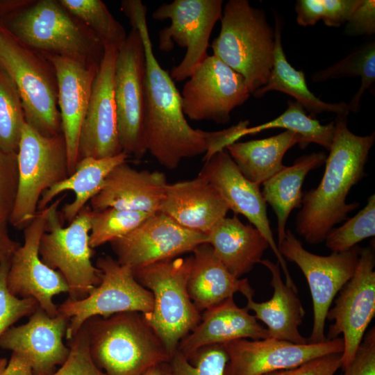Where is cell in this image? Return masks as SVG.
<instances>
[{
    "mask_svg": "<svg viewBox=\"0 0 375 375\" xmlns=\"http://www.w3.org/2000/svg\"><path fill=\"white\" fill-rule=\"evenodd\" d=\"M151 215L113 208L91 210L89 244L92 249L118 240L136 228Z\"/></svg>",
    "mask_w": 375,
    "mask_h": 375,
    "instance_id": "cell-36",
    "label": "cell"
},
{
    "mask_svg": "<svg viewBox=\"0 0 375 375\" xmlns=\"http://www.w3.org/2000/svg\"><path fill=\"white\" fill-rule=\"evenodd\" d=\"M198 176L215 187L229 210L235 215L244 216L263 235L283 270L285 284L297 290L286 262L279 253L274 240L267 217L266 203L260 190V185L244 177L226 149L216 152L205 160Z\"/></svg>",
    "mask_w": 375,
    "mask_h": 375,
    "instance_id": "cell-20",
    "label": "cell"
},
{
    "mask_svg": "<svg viewBox=\"0 0 375 375\" xmlns=\"http://www.w3.org/2000/svg\"><path fill=\"white\" fill-rule=\"evenodd\" d=\"M359 76L361 85L348 104L349 111L356 113L360 107L362 96L372 90L375 81V42H371L346 58L312 75L313 82H324L343 77Z\"/></svg>",
    "mask_w": 375,
    "mask_h": 375,
    "instance_id": "cell-33",
    "label": "cell"
},
{
    "mask_svg": "<svg viewBox=\"0 0 375 375\" xmlns=\"http://www.w3.org/2000/svg\"><path fill=\"white\" fill-rule=\"evenodd\" d=\"M65 195L48 206L45 231L39 246L42 261L58 271L69 288L68 299H82L101 282V271L91 261L90 207H84L63 227L58 207Z\"/></svg>",
    "mask_w": 375,
    "mask_h": 375,
    "instance_id": "cell-8",
    "label": "cell"
},
{
    "mask_svg": "<svg viewBox=\"0 0 375 375\" xmlns=\"http://www.w3.org/2000/svg\"><path fill=\"white\" fill-rule=\"evenodd\" d=\"M297 144L303 149L301 136L285 130L267 138L235 142L226 149L244 177L261 185L285 166L283 159L286 151Z\"/></svg>",
    "mask_w": 375,
    "mask_h": 375,
    "instance_id": "cell-30",
    "label": "cell"
},
{
    "mask_svg": "<svg viewBox=\"0 0 375 375\" xmlns=\"http://www.w3.org/2000/svg\"><path fill=\"white\" fill-rule=\"evenodd\" d=\"M362 0H319V17L325 25L339 27L346 24Z\"/></svg>",
    "mask_w": 375,
    "mask_h": 375,
    "instance_id": "cell-44",
    "label": "cell"
},
{
    "mask_svg": "<svg viewBox=\"0 0 375 375\" xmlns=\"http://www.w3.org/2000/svg\"><path fill=\"white\" fill-rule=\"evenodd\" d=\"M344 32L350 36L375 33V1L362 0L346 23Z\"/></svg>",
    "mask_w": 375,
    "mask_h": 375,
    "instance_id": "cell-45",
    "label": "cell"
},
{
    "mask_svg": "<svg viewBox=\"0 0 375 375\" xmlns=\"http://www.w3.org/2000/svg\"><path fill=\"white\" fill-rule=\"evenodd\" d=\"M128 157L122 151L109 158L97 159L88 157L79 160L74 173L43 192L38 211L49 206L60 193L72 191L75 195L74 200L65 205L60 212L61 218L70 223L86 206V203L99 193L111 170L126 162Z\"/></svg>",
    "mask_w": 375,
    "mask_h": 375,
    "instance_id": "cell-29",
    "label": "cell"
},
{
    "mask_svg": "<svg viewBox=\"0 0 375 375\" xmlns=\"http://www.w3.org/2000/svg\"><path fill=\"white\" fill-rule=\"evenodd\" d=\"M26 123L21 98L11 77L0 66V149L17 153Z\"/></svg>",
    "mask_w": 375,
    "mask_h": 375,
    "instance_id": "cell-35",
    "label": "cell"
},
{
    "mask_svg": "<svg viewBox=\"0 0 375 375\" xmlns=\"http://www.w3.org/2000/svg\"><path fill=\"white\" fill-rule=\"evenodd\" d=\"M68 340L69 355L60 367L51 375H106L91 357L85 323Z\"/></svg>",
    "mask_w": 375,
    "mask_h": 375,
    "instance_id": "cell-40",
    "label": "cell"
},
{
    "mask_svg": "<svg viewBox=\"0 0 375 375\" xmlns=\"http://www.w3.org/2000/svg\"><path fill=\"white\" fill-rule=\"evenodd\" d=\"M17 156L18 185L8 222L24 228L35 217L43 192L69 176L62 133L44 136L26 122Z\"/></svg>",
    "mask_w": 375,
    "mask_h": 375,
    "instance_id": "cell-9",
    "label": "cell"
},
{
    "mask_svg": "<svg viewBox=\"0 0 375 375\" xmlns=\"http://www.w3.org/2000/svg\"><path fill=\"white\" fill-rule=\"evenodd\" d=\"M188 291L194 305L204 311L240 292L253 297L254 290L247 278L233 276L215 256L211 246L203 243L193 251Z\"/></svg>",
    "mask_w": 375,
    "mask_h": 375,
    "instance_id": "cell-26",
    "label": "cell"
},
{
    "mask_svg": "<svg viewBox=\"0 0 375 375\" xmlns=\"http://www.w3.org/2000/svg\"><path fill=\"white\" fill-rule=\"evenodd\" d=\"M62 6L81 21L104 46L117 50L124 44L127 35L122 25L100 0H60Z\"/></svg>",
    "mask_w": 375,
    "mask_h": 375,
    "instance_id": "cell-34",
    "label": "cell"
},
{
    "mask_svg": "<svg viewBox=\"0 0 375 375\" xmlns=\"http://www.w3.org/2000/svg\"><path fill=\"white\" fill-rule=\"evenodd\" d=\"M278 249L284 259L297 264L309 285L314 319L308 342L325 341L327 313L336 294L353 275L360 248L356 245L343 252L319 256L306 250L293 233L286 230L285 238Z\"/></svg>",
    "mask_w": 375,
    "mask_h": 375,
    "instance_id": "cell-13",
    "label": "cell"
},
{
    "mask_svg": "<svg viewBox=\"0 0 375 375\" xmlns=\"http://www.w3.org/2000/svg\"><path fill=\"white\" fill-rule=\"evenodd\" d=\"M55 70L62 133L66 144L69 175L78 162L81 125L88 108L92 83L99 66L88 65L56 55L41 53Z\"/></svg>",
    "mask_w": 375,
    "mask_h": 375,
    "instance_id": "cell-22",
    "label": "cell"
},
{
    "mask_svg": "<svg viewBox=\"0 0 375 375\" xmlns=\"http://www.w3.org/2000/svg\"><path fill=\"white\" fill-rule=\"evenodd\" d=\"M203 243L207 234L186 228L158 212L110 244L116 260L133 270L192 252Z\"/></svg>",
    "mask_w": 375,
    "mask_h": 375,
    "instance_id": "cell-16",
    "label": "cell"
},
{
    "mask_svg": "<svg viewBox=\"0 0 375 375\" xmlns=\"http://www.w3.org/2000/svg\"><path fill=\"white\" fill-rule=\"evenodd\" d=\"M146 58L138 28L132 26L117 51L114 96L122 151L141 159L147 152L144 141Z\"/></svg>",
    "mask_w": 375,
    "mask_h": 375,
    "instance_id": "cell-11",
    "label": "cell"
},
{
    "mask_svg": "<svg viewBox=\"0 0 375 375\" xmlns=\"http://www.w3.org/2000/svg\"><path fill=\"white\" fill-rule=\"evenodd\" d=\"M229 210L215 187L199 176L168 183L160 209L181 226L205 234L225 218Z\"/></svg>",
    "mask_w": 375,
    "mask_h": 375,
    "instance_id": "cell-24",
    "label": "cell"
},
{
    "mask_svg": "<svg viewBox=\"0 0 375 375\" xmlns=\"http://www.w3.org/2000/svg\"><path fill=\"white\" fill-rule=\"evenodd\" d=\"M0 66L17 87L26 122L44 136L62 133L58 83L51 62L2 28Z\"/></svg>",
    "mask_w": 375,
    "mask_h": 375,
    "instance_id": "cell-7",
    "label": "cell"
},
{
    "mask_svg": "<svg viewBox=\"0 0 375 375\" xmlns=\"http://www.w3.org/2000/svg\"><path fill=\"white\" fill-rule=\"evenodd\" d=\"M117 49L104 46V54L94 78L88 108L81 125L78 161L84 158H109L122 152L114 96Z\"/></svg>",
    "mask_w": 375,
    "mask_h": 375,
    "instance_id": "cell-19",
    "label": "cell"
},
{
    "mask_svg": "<svg viewBox=\"0 0 375 375\" xmlns=\"http://www.w3.org/2000/svg\"><path fill=\"white\" fill-rule=\"evenodd\" d=\"M1 375H35L31 362L25 357L15 352L12 355Z\"/></svg>",
    "mask_w": 375,
    "mask_h": 375,
    "instance_id": "cell-46",
    "label": "cell"
},
{
    "mask_svg": "<svg viewBox=\"0 0 375 375\" xmlns=\"http://www.w3.org/2000/svg\"><path fill=\"white\" fill-rule=\"evenodd\" d=\"M228 360L224 375H265L296 367L310 360L342 353V338L294 344L271 338L240 339L223 344Z\"/></svg>",
    "mask_w": 375,
    "mask_h": 375,
    "instance_id": "cell-18",
    "label": "cell"
},
{
    "mask_svg": "<svg viewBox=\"0 0 375 375\" xmlns=\"http://www.w3.org/2000/svg\"><path fill=\"white\" fill-rule=\"evenodd\" d=\"M7 359L6 358H0V375H1L6 364H7Z\"/></svg>",
    "mask_w": 375,
    "mask_h": 375,
    "instance_id": "cell-49",
    "label": "cell"
},
{
    "mask_svg": "<svg viewBox=\"0 0 375 375\" xmlns=\"http://www.w3.org/2000/svg\"><path fill=\"white\" fill-rule=\"evenodd\" d=\"M222 4V0H174L162 4L153 12V19L171 22L158 33L159 49L169 52L174 43L186 49L182 61L170 72L173 81L181 82L188 78L208 56L210 36L221 19Z\"/></svg>",
    "mask_w": 375,
    "mask_h": 375,
    "instance_id": "cell-12",
    "label": "cell"
},
{
    "mask_svg": "<svg viewBox=\"0 0 375 375\" xmlns=\"http://www.w3.org/2000/svg\"><path fill=\"white\" fill-rule=\"evenodd\" d=\"M219 35L213 40V54L240 74L251 92L263 87L274 60V29L263 10L247 0H229L221 17Z\"/></svg>",
    "mask_w": 375,
    "mask_h": 375,
    "instance_id": "cell-5",
    "label": "cell"
},
{
    "mask_svg": "<svg viewBox=\"0 0 375 375\" xmlns=\"http://www.w3.org/2000/svg\"><path fill=\"white\" fill-rule=\"evenodd\" d=\"M166 363L153 367L144 375H167Z\"/></svg>",
    "mask_w": 375,
    "mask_h": 375,
    "instance_id": "cell-48",
    "label": "cell"
},
{
    "mask_svg": "<svg viewBox=\"0 0 375 375\" xmlns=\"http://www.w3.org/2000/svg\"><path fill=\"white\" fill-rule=\"evenodd\" d=\"M374 265V247L360 249L353 275L340 290L334 307L328 310L326 315V319L334 321L326 339H335L343 335L341 358L343 369L353 360L375 315Z\"/></svg>",
    "mask_w": 375,
    "mask_h": 375,
    "instance_id": "cell-15",
    "label": "cell"
},
{
    "mask_svg": "<svg viewBox=\"0 0 375 375\" xmlns=\"http://www.w3.org/2000/svg\"><path fill=\"white\" fill-rule=\"evenodd\" d=\"M85 323L91 357L106 375H144L170 359L140 312L93 317Z\"/></svg>",
    "mask_w": 375,
    "mask_h": 375,
    "instance_id": "cell-4",
    "label": "cell"
},
{
    "mask_svg": "<svg viewBox=\"0 0 375 375\" xmlns=\"http://www.w3.org/2000/svg\"><path fill=\"white\" fill-rule=\"evenodd\" d=\"M122 10L131 26L138 28L146 58L144 141L147 151L165 168L172 170L185 158L205 153L206 160L227 146L226 130L193 128L186 120L181 94L162 68L152 49L146 21L147 7L140 0H125Z\"/></svg>",
    "mask_w": 375,
    "mask_h": 375,
    "instance_id": "cell-1",
    "label": "cell"
},
{
    "mask_svg": "<svg viewBox=\"0 0 375 375\" xmlns=\"http://www.w3.org/2000/svg\"><path fill=\"white\" fill-rule=\"evenodd\" d=\"M342 353H331L310 360L296 367L265 375H334L342 367Z\"/></svg>",
    "mask_w": 375,
    "mask_h": 375,
    "instance_id": "cell-43",
    "label": "cell"
},
{
    "mask_svg": "<svg viewBox=\"0 0 375 375\" xmlns=\"http://www.w3.org/2000/svg\"><path fill=\"white\" fill-rule=\"evenodd\" d=\"M1 18L0 17V33L2 30L1 23Z\"/></svg>",
    "mask_w": 375,
    "mask_h": 375,
    "instance_id": "cell-50",
    "label": "cell"
},
{
    "mask_svg": "<svg viewBox=\"0 0 375 375\" xmlns=\"http://www.w3.org/2000/svg\"><path fill=\"white\" fill-rule=\"evenodd\" d=\"M18 185L17 153L0 149V220L8 222Z\"/></svg>",
    "mask_w": 375,
    "mask_h": 375,
    "instance_id": "cell-41",
    "label": "cell"
},
{
    "mask_svg": "<svg viewBox=\"0 0 375 375\" xmlns=\"http://www.w3.org/2000/svg\"><path fill=\"white\" fill-rule=\"evenodd\" d=\"M342 375H375V328L363 337L351 362Z\"/></svg>",
    "mask_w": 375,
    "mask_h": 375,
    "instance_id": "cell-42",
    "label": "cell"
},
{
    "mask_svg": "<svg viewBox=\"0 0 375 375\" xmlns=\"http://www.w3.org/2000/svg\"><path fill=\"white\" fill-rule=\"evenodd\" d=\"M1 26L24 46L40 53L99 66L104 45L59 1L30 3L3 17Z\"/></svg>",
    "mask_w": 375,
    "mask_h": 375,
    "instance_id": "cell-3",
    "label": "cell"
},
{
    "mask_svg": "<svg viewBox=\"0 0 375 375\" xmlns=\"http://www.w3.org/2000/svg\"><path fill=\"white\" fill-rule=\"evenodd\" d=\"M167 184L164 173L138 170L124 162L108 174L101 190L90 201V208H113L155 214L160 212Z\"/></svg>",
    "mask_w": 375,
    "mask_h": 375,
    "instance_id": "cell-23",
    "label": "cell"
},
{
    "mask_svg": "<svg viewBox=\"0 0 375 375\" xmlns=\"http://www.w3.org/2000/svg\"><path fill=\"white\" fill-rule=\"evenodd\" d=\"M7 224L8 222L0 220V265L6 261L10 260L20 245L10 237Z\"/></svg>",
    "mask_w": 375,
    "mask_h": 375,
    "instance_id": "cell-47",
    "label": "cell"
},
{
    "mask_svg": "<svg viewBox=\"0 0 375 375\" xmlns=\"http://www.w3.org/2000/svg\"><path fill=\"white\" fill-rule=\"evenodd\" d=\"M181 94L185 115L193 121L230 122V114L251 92L244 78L214 54L193 70Z\"/></svg>",
    "mask_w": 375,
    "mask_h": 375,
    "instance_id": "cell-14",
    "label": "cell"
},
{
    "mask_svg": "<svg viewBox=\"0 0 375 375\" xmlns=\"http://www.w3.org/2000/svg\"><path fill=\"white\" fill-rule=\"evenodd\" d=\"M329 154L319 185L302 198L301 209L296 220L297 233L311 244L324 241L337 224L359 206L347 203V197L365 175V166L375 141V133L360 136L347 126V115H337Z\"/></svg>",
    "mask_w": 375,
    "mask_h": 375,
    "instance_id": "cell-2",
    "label": "cell"
},
{
    "mask_svg": "<svg viewBox=\"0 0 375 375\" xmlns=\"http://www.w3.org/2000/svg\"><path fill=\"white\" fill-rule=\"evenodd\" d=\"M95 266L101 282L85 298L67 299L58 306V313L69 319L65 338L71 339L93 317H107L126 312L143 315L153 307L152 293L135 278L133 269L110 256L99 257Z\"/></svg>",
    "mask_w": 375,
    "mask_h": 375,
    "instance_id": "cell-10",
    "label": "cell"
},
{
    "mask_svg": "<svg viewBox=\"0 0 375 375\" xmlns=\"http://www.w3.org/2000/svg\"><path fill=\"white\" fill-rule=\"evenodd\" d=\"M48 206L38 210L24 228V243L15 251L7 276L9 291L19 298H33L49 315H58L53 303L56 295L67 292L68 285L63 276L41 260L39 255L40 239L45 231Z\"/></svg>",
    "mask_w": 375,
    "mask_h": 375,
    "instance_id": "cell-17",
    "label": "cell"
},
{
    "mask_svg": "<svg viewBox=\"0 0 375 375\" xmlns=\"http://www.w3.org/2000/svg\"><path fill=\"white\" fill-rule=\"evenodd\" d=\"M282 28V20L276 15L272 69L267 83L253 95L261 98L269 91L288 94L294 98L314 118L316 115L323 112L348 115L350 111L347 103L342 101L331 103L322 101L308 89L303 72L297 70L288 62L281 42Z\"/></svg>",
    "mask_w": 375,
    "mask_h": 375,
    "instance_id": "cell-32",
    "label": "cell"
},
{
    "mask_svg": "<svg viewBox=\"0 0 375 375\" xmlns=\"http://www.w3.org/2000/svg\"><path fill=\"white\" fill-rule=\"evenodd\" d=\"M268 331L245 308L230 297L204 310L196 327L179 343L177 350L188 359L198 349L240 339L262 340Z\"/></svg>",
    "mask_w": 375,
    "mask_h": 375,
    "instance_id": "cell-25",
    "label": "cell"
},
{
    "mask_svg": "<svg viewBox=\"0 0 375 375\" xmlns=\"http://www.w3.org/2000/svg\"><path fill=\"white\" fill-rule=\"evenodd\" d=\"M324 152L303 156L291 166H284L265 181L261 192L266 203L274 210L277 218L278 244L285 236L287 220L294 208L301 206L302 185L309 172L325 163Z\"/></svg>",
    "mask_w": 375,
    "mask_h": 375,
    "instance_id": "cell-31",
    "label": "cell"
},
{
    "mask_svg": "<svg viewBox=\"0 0 375 375\" xmlns=\"http://www.w3.org/2000/svg\"><path fill=\"white\" fill-rule=\"evenodd\" d=\"M375 235V195H371L365 206L342 226L332 228L324 241L332 252H343L362 240Z\"/></svg>",
    "mask_w": 375,
    "mask_h": 375,
    "instance_id": "cell-38",
    "label": "cell"
},
{
    "mask_svg": "<svg viewBox=\"0 0 375 375\" xmlns=\"http://www.w3.org/2000/svg\"><path fill=\"white\" fill-rule=\"evenodd\" d=\"M207 243L227 270L238 278L250 272L269 247L256 227L243 224L236 215L226 217L216 224L207 233Z\"/></svg>",
    "mask_w": 375,
    "mask_h": 375,
    "instance_id": "cell-28",
    "label": "cell"
},
{
    "mask_svg": "<svg viewBox=\"0 0 375 375\" xmlns=\"http://www.w3.org/2000/svg\"><path fill=\"white\" fill-rule=\"evenodd\" d=\"M10 260L0 265V338L19 319L30 316L39 307L33 298H19L7 285Z\"/></svg>",
    "mask_w": 375,
    "mask_h": 375,
    "instance_id": "cell-39",
    "label": "cell"
},
{
    "mask_svg": "<svg viewBox=\"0 0 375 375\" xmlns=\"http://www.w3.org/2000/svg\"><path fill=\"white\" fill-rule=\"evenodd\" d=\"M69 319L49 315L40 306L24 324L10 327L0 338V347L25 357L35 375H51L66 360L69 349L63 343Z\"/></svg>",
    "mask_w": 375,
    "mask_h": 375,
    "instance_id": "cell-21",
    "label": "cell"
},
{
    "mask_svg": "<svg viewBox=\"0 0 375 375\" xmlns=\"http://www.w3.org/2000/svg\"><path fill=\"white\" fill-rule=\"evenodd\" d=\"M228 357L223 344L198 349L188 359L176 350L166 363L167 375H224Z\"/></svg>",
    "mask_w": 375,
    "mask_h": 375,
    "instance_id": "cell-37",
    "label": "cell"
},
{
    "mask_svg": "<svg viewBox=\"0 0 375 375\" xmlns=\"http://www.w3.org/2000/svg\"><path fill=\"white\" fill-rule=\"evenodd\" d=\"M272 274L270 284L274 292L272 298L256 302L253 297L246 298V309L254 312L257 320L266 326L269 338L294 344H306L308 340L303 337L299 326L301 324L305 310L297 295V291L283 283L278 263L265 259L260 261Z\"/></svg>",
    "mask_w": 375,
    "mask_h": 375,
    "instance_id": "cell-27",
    "label": "cell"
},
{
    "mask_svg": "<svg viewBox=\"0 0 375 375\" xmlns=\"http://www.w3.org/2000/svg\"><path fill=\"white\" fill-rule=\"evenodd\" d=\"M192 263V256L177 257L133 270L136 280L152 293L153 310L143 315L170 358L201 317L188 291Z\"/></svg>",
    "mask_w": 375,
    "mask_h": 375,
    "instance_id": "cell-6",
    "label": "cell"
}]
</instances>
